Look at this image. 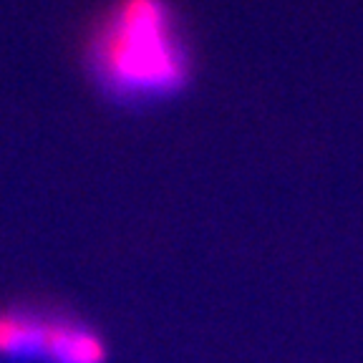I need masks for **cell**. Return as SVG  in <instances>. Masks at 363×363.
Wrapping results in <instances>:
<instances>
[{
	"mask_svg": "<svg viewBox=\"0 0 363 363\" xmlns=\"http://www.w3.org/2000/svg\"><path fill=\"white\" fill-rule=\"evenodd\" d=\"M89 66L108 96L159 101L189 79V48L167 0H116L89 40Z\"/></svg>",
	"mask_w": 363,
	"mask_h": 363,
	"instance_id": "obj_1",
	"label": "cell"
},
{
	"mask_svg": "<svg viewBox=\"0 0 363 363\" xmlns=\"http://www.w3.org/2000/svg\"><path fill=\"white\" fill-rule=\"evenodd\" d=\"M45 363H106V343L104 338L81 320L71 318H51L43 340Z\"/></svg>",
	"mask_w": 363,
	"mask_h": 363,
	"instance_id": "obj_2",
	"label": "cell"
},
{
	"mask_svg": "<svg viewBox=\"0 0 363 363\" xmlns=\"http://www.w3.org/2000/svg\"><path fill=\"white\" fill-rule=\"evenodd\" d=\"M48 315L28 308L0 311V358L16 363H35L43 358Z\"/></svg>",
	"mask_w": 363,
	"mask_h": 363,
	"instance_id": "obj_3",
	"label": "cell"
}]
</instances>
